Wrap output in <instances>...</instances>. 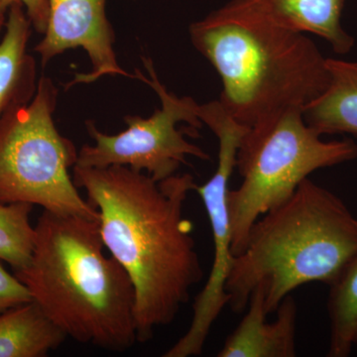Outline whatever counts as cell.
I'll list each match as a JSON object with an SVG mask.
<instances>
[{
	"label": "cell",
	"instance_id": "6da1fadb",
	"mask_svg": "<svg viewBox=\"0 0 357 357\" xmlns=\"http://www.w3.org/2000/svg\"><path fill=\"white\" fill-rule=\"evenodd\" d=\"M73 180L98 211L105 248L130 277L137 342H147L175 321L204 277L194 225L184 215L194 178L158 182L126 166H74Z\"/></svg>",
	"mask_w": 357,
	"mask_h": 357
},
{
	"label": "cell",
	"instance_id": "7a4b0ae2",
	"mask_svg": "<svg viewBox=\"0 0 357 357\" xmlns=\"http://www.w3.org/2000/svg\"><path fill=\"white\" fill-rule=\"evenodd\" d=\"M29 264L15 276L66 337L112 352L137 342L135 291L105 253L98 220L43 211Z\"/></svg>",
	"mask_w": 357,
	"mask_h": 357
},
{
	"label": "cell",
	"instance_id": "3957f363",
	"mask_svg": "<svg viewBox=\"0 0 357 357\" xmlns=\"http://www.w3.org/2000/svg\"><path fill=\"white\" fill-rule=\"evenodd\" d=\"M190 38L220 77L223 109L246 128L304 109L328 86L318 46L270 20L253 0H230L192 23Z\"/></svg>",
	"mask_w": 357,
	"mask_h": 357
},
{
	"label": "cell",
	"instance_id": "277c9868",
	"mask_svg": "<svg viewBox=\"0 0 357 357\" xmlns=\"http://www.w3.org/2000/svg\"><path fill=\"white\" fill-rule=\"evenodd\" d=\"M357 255V218L332 192L306 178L285 203L252 225L227 282L229 306L243 312L256 286L268 314L305 284L332 285Z\"/></svg>",
	"mask_w": 357,
	"mask_h": 357
},
{
	"label": "cell",
	"instance_id": "5b68a950",
	"mask_svg": "<svg viewBox=\"0 0 357 357\" xmlns=\"http://www.w3.org/2000/svg\"><path fill=\"white\" fill-rule=\"evenodd\" d=\"M356 157L354 140H324L299 107L248 128L236 152L243 180L229 192L234 255L243 250L256 220L285 203L312 173Z\"/></svg>",
	"mask_w": 357,
	"mask_h": 357
},
{
	"label": "cell",
	"instance_id": "8992f818",
	"mask_svg": "<svg viewBox=\"0 0 357 357\" xmlns=\"http://www.w3.org/2000/svg\"><path fill=\"white\" fill-rule=\"evenodd\" d=\"M57 98L52 79L41 77L31 102L0 117V203L98 220L70 177L79 150L56 128Z\"/></svg>",
	"mask_w": 357,
	"mask_h": 357
},
{
	"label": "cell",
	"instance_id": "52a82bcc",
	"mask_svg": "<svg viewBox=\"0 0 357 357\" xmlns=\"http://www.w3.org/2000/svg\"><path fill=\"white\" fill-rule=\"evenodd\" d=\"M142 62L149 77L139 70H136L134 77L154 89L161 109L155 110L148 119L126 115L124 121L128 129L115 135L103 133L95 122L86 121V131L95 144L84 145L79 150L75 166H126L146 173L160 182L177 175L180 167L188 164V157L204 161L211 159L201 147L185 138V134H198L203 128L198 116V103L191 96L180 98L170 93L160 82L151 59L143 57Z\"/></svg>",
	"mask_w": 357,
	"mask_h": 357
},
{
	"label": "cell",
	"instance_id": "ba28073f",
	"mask_svg": "<svg viewBox=\"0 0 357 357\" xmlns=\"http://www.w3.org/2000/svg\"><path fill=\"white\" fill-rule=\"evenodd\" d=\"M199 117L218 140L217 170L208 182L195 188L210 220L215 256L206 285L195 299L191 325L163 354L164 357L201 356L213 324L225 307L229 306V297L225 287L234 259L229 184L236 169L237 148L248 128L230 116L220 100L199 105Z\"/></svg>",
	"mask_w": 357,
	"mask_h": 357
},
{
	"label": "cell",
	"instance_id": "9c48e42d",
	"mask_svg": "<svg viewBox=\"0 0 357 357\" xmlns=\"http://www.w3.org/2000/svg\"><path fill=\"white\" fill-rule=\"evenodd\" d=\"M107 0H48V23L43 39L35 47L45 67L52 59L70 49L83 48L93 70L79 74L68 86L91 84L100 77H134L115 55L114 32L105 14Z\"/></svg>",
	"mask_w": 357,
	"mask_h": 357
},
{
	"label": "cell",
	"instance_id": "30bf717a",
	"mask_svg": "<svg viewBox=\"0 0 357 357\" xmlns=\"http://www.w3.org/2000/svg\"><path fill=\"white\" fill-rule=\"evenodd\" d=\"M245 310L241 323L218 351V357L297 356L298 306L292 296L282 301L276 319L267 323L264 291L256 286Z\"/></svg>",
	"mask_w": 357,
	"mask_h": 357
},
{
	"label": "cell",
	"instance_id": "8fae6325",
	"mask_svg": "<svg viewBox=\"0 0 357 357\" xmlns=\"http://www.w3.org/2000/svg\"><path fill=\"white\" fill-rule=\"evenodd\" d=\"M7 13L0 41V117L31 102L39 81L36 61L27 53L32 24L24 6L13 3Z\"/></svg>",
	"mask_w": 357,
	"mask_h": 357
},
{
	"label": "cell",
	"instance_id": "7c38bea8",
	"mask_svg": "<svg viewBox=\"0 0 357 357\" xmlns=\"http://www.w3.org/2000/svg\"><path fill=\"white\" fill-rule=\"evenodd\" d=\"M277 24L325 40L338 55L354 48V39L342 24L345 0H253Z\"/></svg>",
	"mask_w": 357,
	"mask_h": 357
},
{
	"label": "cell",
	"instance_id": "4fadbf2b",
	"mask_svg": "<svg viewBox=\"0 0 357 357\" xmlns=\"http://www.w3.org/2000/svg\"><path fill=\"white\" fill-rule=\"evenodd\" d=\"M328 84L303 109L305 121L321 136H357V60L326 58Z\"/></svg>",
	"mask_w": 357,
	"mask_h": 357
},
{
	"label": "cell",
	"instance_id": "5bb4252c",
	"mask_svg": "<svg viewBox=\"0 0 357 357\" xmlns=\"http://www.w3.org/2000/svg\"><path fill=\"white\" fill-rule=\"evenodd\" d=\"M66 337L35 302L0 314V357L47 356Z\"/></svg>",
	"mask_w": 357,
	"mask_h": 357
},
{
	"label": "cell",
	"instance_id": "9a60e30c",
	"mask_svg": "<svg viewBox=\"0 0 357 357\" xmlns=\"http://www.w3.org/2000/svg\"><path fill=\"white\" fill-rule=\"evenodd\" d=\"M331 324V357L351 354L357 324V255L337 281L331 285L328 300Z\"/></svg>",
	"mask_w": 357,
	"mask_h": 357
},
{
	"label": "cell",
	"instance_id": "2e32d148",
	"mask_svg": "<svg viewBox=\"0 0 357 357\" xmlns=\"http://www.w3.org/2000/svg\"><path fill=\"white\" fill-rule=\"evenodd\" d=\"M33 204L0 203V260L20 271L29 264L35 244L30 222Z\"/></svg>",
	"mask_w": 357,
	"mask_h": 357
},
{
	"label": "cell",
	"instance_id": "e0dca14e",
	"mask_svg": "<svg viewBox=\"0 0 357 357\" xmlns=\"http://www.w3.org/2000/svg\"><path fill=\"white\" fill-rule=\"evenodd\" d=\"M33 302L31 293L15 276L9 274L0 263V314Z\"/></svg>",
	"mask_w": 357,
	"mask_h": 357
},
{
	"label": "cell",
	"instance_id": "ac0fdd59",
	"mask_svg": "<svg viewBox=\"0 0 357 357\" xmlns=\"http://www.w3.org/2000/svg\"><path fill=\"white\" fill-rule=\"evenodd\" d=\"M17 2L24 6L32 27L40 34L44 35L48 23V0H1L2 9L7 13L9 7Z\"/></svg>",
	"mask_w": 357,
	"mask_h": 357
},
{
	"label": "cell",
	"instance_id": "d6986e66",
	"mask_svg": "<svg viewBox=\"0 0 357 357\" xmlns=\"http://www.w3.org/2000/svg\"><path fill=\"white\" fill-rule=\"evenodd\" d=\"M6 11H4L1 7V0H0V32H1L2 28L6 26Z\"/></svg>",
	"mask_w": 357,
	"mask_h": 357
},
{
	"label": "cell",
	"instance_id": "ffe728a7",
	"mask_svg": "<svg viewBox=\"0 0 357 357\" xmlns=\"http://www.w3.org/2000/svg\"><path fill=\"white\" fill-rule=\"evenodd\" d=\"M354 342H357V324L356 326V331H354Z\"/></svg>",
	"mask_w": 357,
	"mask_h": 357
}]
</instances>
